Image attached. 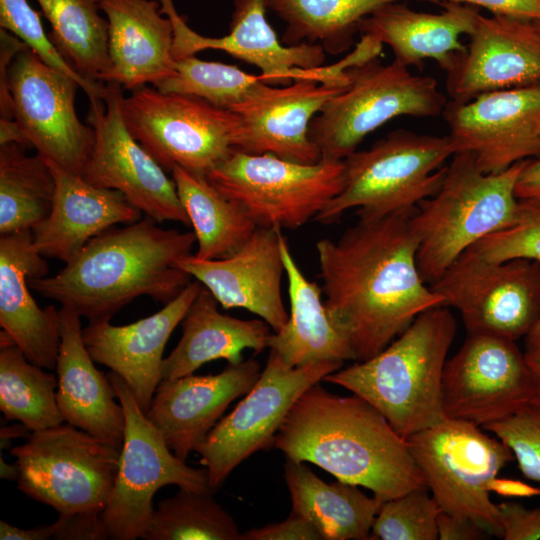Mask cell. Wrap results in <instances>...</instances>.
<instances>
[{
  "mask_svg": "<svg viewBox=\"0 0 540 540\" xmlns=\"http://www.w3.org/2000/svg\"><path fill=\"white\" fill-rule=\"evenodd\" d=\"M415 210L359 217L337 240L316 243L327 314L356 361L373 357L418 315L444 305L417 266L418 240L410 223Z\"/></svg>",
  "mask_w": 540,
  "mask_h": 540,
  "instance_id": "obj_1",
  "label": "cell"
},
{
  "mask_svg": "<svg viewBox=\"0 0 540 540\" xmlns=\"http://www.w3.org/2000/svg\"><path fill=\"white\" fill-rule=\"evenodd\" d=\"M274 447L286 459L315 464L339 481L369 489L381 503L427 488L407 441L376 408L319 383L294 403Z\"/></svg>",
  "mask_w": 540,
  "mask_h": 540,
  "instance_id": "obj_2",
  "label": "cell"
},
{
  "mask_svg": "<svg viewBox=\"0 0 540 540\" xmlns=\"http://www.w3.org/2000/svg\"><path fill=\"white\" fill-rule=\"evenodd\" d=\"M195 243L193 231L163 229L147 217L94 237L57 274L29 285L89 321L110 319L140 296L164 304L177 297L191 277L176 262Z\"/></svg>",
  "mask_w": 540,
  "mask_h": 540,
  "instance_id": "obj_3",
  "label": "cell"
},
{
  "mask_svg": "<svg viewBox=\"0 0 540 540\" xmlns=\"http://www.w3.org/2000/svg\"><path fill=\"white\" fill-rule=\"evenodd\" d=\"M457 331L448 306L420 315L373 357L326 375L376 408L405 440L445 416L442 377Z\"/></svg>",
  "mask_w": 540,
  "mask_h": 540,
  "instance_id": "obj_4",
  "label": "cell"
},
{
  "mask_svg": "<svg viewBox=\"0 0 540 540\" xmlns=\"http://www.w3.org/2000/svg\"><path fill=\"white\" fill-rule=\"evenodd\" d=\"M527 160L485 173L468 153H456L437 193L422 201L410 223L418 240L422 279L433 284L468 248L521 216L515 186Z\"/></svg>",
  "mask_w": 540,
  "mask_h": 540,
  "instance_id": "obj_5",
  "label": "cell"
},
{
  "mask_svg": "<svg viewBox=\"0 0 540 540\" xmlns=\"http://www.w3.org/2000/svg\"><path fill=\"white\" fill-rule=\"evenodd\" d=\"M453 155L449 136L395 130L343 160V188L314 221L333 224L353 208L362 218L413 211L437 193Z\"/></svg>",
  "mask_w": 540,
  "mask_h": 540,
  "instance_id": "obj_6",
  "label": "cell"
},
{
  "mask_svg": "<svg viewBox=\"0 0 540 540\" xmlns=\"http://www.w3.org/2000/svg\"><path fill=\"white\" fill-rule=\"evenodd\" d=\"M347 73L348 87L327 101L309 127L322 159L344 160L388 121L435 117L447 104L434 78L415 75L396 60L384 65L375 58L349 67Z\"/></svg>",
  "mask_w": 540,
  "mask_h": 540,
  "instance_id": "obj_7",
  "label": "cell"
},
{
  "mask_svg": "<svg viewBox=\"0 0 540 540\" xmlns=\"http://www.w3.org/2000/svg\"><path fill=\"white\" fill-rule=\"evenodd\" d=\"M406 441L441 510L471 519L502 538L490 483L514 459L510 448L478 425L447 417Z\"/></svg>",
  "mask_w": 540,
  "mask_h": 540,
  "instance_id": "obj_8",
  "label": "cell"
},
{
  "mask_svg": "<svg viewBox=\"0 0 540 540\" xmlns=\"http://www.w3.org/2000/svg\"><path fill=\"white\" fill-rule=\"evenodd\" d=\"M344 174L343 160L300 164L272 154L233 150L206 177L257 227L296 230L314 220L341 192Z\"/></svg>",
  "mask_w": 540,
  "mask_h": 540,
  "instance_id": "obj_9",
  "label": "cell"
},
{
  "mask_svg": "<svg viewBox=\"0 0 540 540\" xmlns=\"http://www.w3.org/2000/svg\"><path fill=\"white\" fill-rule=\"evenodd\" d=\"M121 449L71 424L33 431L10 450L18 489L58 514L103 511L114 487Z\"/></svg>",
  "mask_w": 540,
  "mask_h": 540,
  "instance_id": "obj_10",
  "label": "cell"
},
{
  "mask_svg": "<svg viewBox=\"0 0 540 540\" xmlns=\"http://www.w3.org/2000/svg\"><path fill=\"white\" fill-rule=\"evenodd\" d=\"M108 378L125 414L119 468L102 511L109 539L142 538L154 512L152 499L166 485L213 492L206 468H194L178 458L161 432L141 410L126 382L115 372Z\"/></svg>",
  "mask_w": 540,
  "mask_h": 540,
  "instance_id": "obj_11",
  "label": "cell"
},
{
  "mask_svg": "<svg viewBox=\"0 0 540 540\" xmlns=\"http://www.w3.org/2000/svg\"><path fill=\"white\" fill-rule=\"evenodd\" d=\"M131 135L163 167L207 175L233 149L237 116L191 95L145 86L122 100Z\"/></svg>",
  "mask_w": 540,
  "mask_h": 540,
  "instance_id": "obj_12",
  "label": "cell"
},
{
  "mask_svg": "<svg viewBox=\"0 0 540 540\" xmlns=\"http://www.w3.org/2000/svg\"><path fill=\"white\" fill-rule=\"evenodd\" d=\"M342 364L322 361L292 367L270 350L252 389L194 450L207 470L212 490L216 491L252 454L274 446L275 437L297 399Z\"/></svg>",
  "mask_w": 540,
  "mask_h": 540,
  "instance_id": "obj_13",
  "label": "cell"
},
{
  "mask_svg": "<svg viewBox=\"0 0 540 540\" xmlns=\"http://www.w3.org/2000/svg\"><path fill=\"white\" fill-rule=\"evenodd\" d=\"M161 12L167 15L174 31V60L195 55L205 49L222 50L260 69L261 78L270 85H287L301 79L347 88V69L362 63L365 55L354 48L338 63L322 67L325 61L319 44L285 45L265 17V0H234L230 32L223 37L202 36L190 29L177 13L172 0H159Z\"/></svg>",
  "mask_w": 540,
  "mask_h": 540,
  "instance_id": "obj_14",
  "label": "cell"
},
{
  "mask_svg": "<svg viewBox=\"0 0 540 540\" xmlns=\"http://www.w3.org/2000/svg\"><path fill=\"white\" fill-rule=\"evenodd\" d=\"M430 287L460 313L468 334L516 341L540 317L538 261L491 262L471 246Z\"/></svg>",
  "mask_w": 540,
  "mask_h": 540,
  "instance_id": "obj_15",
  "label": "cell"
},
{
  "mask_svg": "<svg viewBox=\"0 0 540 540\" xmlns=\"http://www.w3.org/2000/svg\"><path fill=\"white\" fill-rule=\"evenodd\" d=\"M14 121L30 147L45 160L82 176L95 143V133L75 110L79 84L45 64L26 45L7 69Z\"/></svg>",
  "mask_w": 540,
  "mask_h": 540,
  "instance_id": "obj_16",
  "label": "cell"
},
{
  "mask_svg": "<svg viewBox=\"0 0 540 540\" xmlns=\"http://www.w3.org/2000/svg\"><path fill=\"white\" fill-rule=\"evenodd\" d=\"M123 98L122 86L107 82L103 98L89 99L87 121L95 143L82 177L94 186L121 192L156 222L190 225L174 180L129 132Z\"/></svg>",
  "mask_w": 540,
  "mask_h": 540,
  "instance_id": "obj_17",
  "label": "cell"
},
{
  "mask_svg": "<svg viewBox=\"0 0 540 540\" xmlns=\"http://www.w3.org/2000/svg\"><path fill=\"white\" fill-rule=\"evenodd\" d=\"M533 394L531 369L515 341L468 334L446 361L442 407L447 418L483 428L531 404Z\"/></svg>",
  "mask_w": 540,
  "mask_h": 540,
  "instance_id": "obj_18",
  "label": "cell"
},
{
  "mask_svg": "<svg viewBox=\"0 0 540 540\" xmlns=\"http://www.w3.org/2000/svg\"><path fill=\"white\" fill-rule=\"evenodd\" d=\"M442 114L454 154H470L485 173L540 157V84L450 100Z\"/></svg>",
  "mask_w": 540,
  "mask_h": 540,
  "instance_id": "obj_19",
  "label": "cell"
},
{
  "mask_svg": "<svg viewBox=\"0 0 540 540\" xmlns=\"http://www.w3.org/2000/svg\"><path fill=\"white\" fill-rule=\"evenodd\" d=\"M446 79L452 101L467 102L482 94L540 84V26L523 18L479 13Z\"/></svg>",
  "mask_w": 540,
  "mask_h": 540,
  "instance_id": "obj_20",
  "label": "cell"
},
{
  "mask_svg": "<svg viewBox=\"0 0 540 540\" xmlns=\"http://www.w3.org/2000/svg\"><path fill=\"white\" fill-rule=\"evenodd\" d=\"M345 89L315 79L296 80L284 87L267 83L230 110L238 119L233 149L300 164L319 162L321 152L309 137L311 121L330 98Z\"/></svg>",
  "mask_w": 540,
  "mask_h": 540,
  "instance_id": "obj_21",
  "label": "cell"
},
{
  "mask_svg": "<svg viewBox=\"0 0 540 540\" xmlns=\"http://www.w3.org/2000/svg\"><path fill=\"white\" fill-rule=\"evenodd\" d=\"M281 230L257 227L232 255L200 259L189 254L178 260L176 266L205 286L222 308L245 309L277 332L289 316L281 291L285 274L280 249Z\"/></svg>",
  "mask_w": 540,
  "mask_h": 540,
  "instance_id": "obj_22",
  "label": "cell"
},
{
  "mask_svg": "<svg viewBox=\"0 0 540 540\" xmlns=\"http://www.w3.org/2000/svg\"><path fill=\"white\" fill-rule=\"evenodd\" d=\"M261 372L259 362L250 358L228 364L218 374L161 380L145 414L172 452L186 461L228 406L252 389Z\"/></svg>",
  "mask_w": 540,
  "mask_h": 540,
  "instance_id": "obj_23",
  "label": "cell"
},
{
  "mask_svg": "<svg viewBox=\"0 0 540 540\" xmlns=\"http://www.w3.org/2000/svg\"><path fill=\"white\" fill-rule=\"evenodd\" d=\"M190 283L158 312L134 323L112 325L110 319L89 321L82 329L84 344L94 360L118 374L146 413L159 385L166 343L201 290Z\"/></svg>",
  "mask_w": 540,
  "mask_h": 540,
  "instance_id": "obj_24",
  "label": "cell"
},
{
  "mask_svg": "<svg viewBox=\"0 0 540 540\" xmlns=\"http://www.w3.org/2000/svg\"><path fill=\"white\" fill-rule=\"evenodd\" d=\"M47 272L44 256L33 244L32 230L1 236V328L30 362L52 370L60 347L59 310L54 305L40 308L29 290V281Z\"/></svg>",
  "mask_w": 540,
  "mask_h": 540,
  "instance_id": "obj_25",
  "label": "cell"
},
{
  "mask_svg": "<svg viewBox=\"0 0 540 540\" xmlns=\"http://www.w3.org/2000/svg\"><path fill=\"white\" fill-rule=\"evenodd\" d=\"M80 318L71 307L59 309L57 403L67 423L121 449L125 433L123 407L116 401L108 375L94 365L83 341Z\"/></svg>",
  "mask_w": 540,
  "mask_h": 540,
  "instance_id": "obj_26",
  "label": "cell"
},
{
  "mask_svg": "<svg viewBox=\"0 0 540 540\" xmlns=\"http://www.w3.org/2000/svg\"><path fill=\"white\" fill-rule=\"evenodd\" d=\"M48 163L56 182L48 216L32 229L44 257L71 261L94 237L118 223H134L141 211L119 191L94 186L82 176Z\"/></svg>",
  "mask_w": 540,
  "mask_h": 540,
  "instance_id": "obj_27",
  "label": "cell"
},
{
  "mask_svg": "<svg viewBox=\"0 0 540 540\" xmlns=\"http://www.w3.org/2000/svg\"><path fill=\"white\" fill-rule=\"evenodd\" d=\"M108 21L111 67L105 83L134 90L175 71L173 24L159 0H99Z\"/></svg>",
  "mask_w": 540,
  "mask_h": 540,
  "instance_id": "obj_28",
  "label": "cell"
},
{
  "mask_svg": "<svg viewBox=\"0 0 540 540\" xmlns=\"http://www.w3.org/2000/svg\"><path fill=\"white\" fill-rule=\"evenodd\" d=\"M440 13L418 12L405 2L386 4L358 25V32L388 45L394 60L402 65L422 66L434 60L446 73L452 69L466 45L462 35H470L478 11L469 5L445 2Z\"/></svg>",
  "mask_w": 540,
  "mask_h": 540,
  "instance_id": "obj_29",
  "label": "cell"
},
{
  "mask_svg": "<svg viewBox=\"0 0 540 540\" xmlns=\"http://www.w3.org/2000/svg\"><path fill=\"white\" fill-rule=\"evenodd\" d=\"M218 301L202 285L182 325V337L162 363V380L193 374L210 361L241 362L242 351L259 354L268 348L271 327L262 319L244 320L223 314Z\"/></svg>",
  "mask_w": 540,
  "mask_h": 540,
  "instance_id": "obj_30",
  "label": "cell"
},
{
  "mask_svg": "<svg viewBox=\"0 0 540 540\" xmlns=\"http://www.w3.org/2000/svg\"><path fill=\"white\" fill-rule=\"evenodd\" d=\"M280 249L288 281L290 311L285 325L270 336L268 349L292 367L356 360L350 342L327 314L322 288L305 277L283 234Z\"/></svg>",
  "mask_w": 540,
  "mask_h": 540,
  "instance_id": "obj_31",
  "label": "cell"
},
{
  "mask_svg": "<svg viewBox=\"0 0 540 540\" xmlns=\"http://www.w3.org/2000/svg\"><path fill=\"white\" fill-rule=\"evenodd\" d=\"M284 478L292 512L304 517L323 540H367L381 502L343 481L326 483L304 462L286 459Z\"/></svg>",
  "mask_w": 540,
  "mask_h": 540,
  "instance_id": "obj_32",
  "label": "cell"
},
{
  "mask_svg": "<svg viewBox=\"0 0 540 540\" xmlns=\"http://www.w3.org/2000/svg\"><path fill=\"white\" fill-rule=\"evenodd\" d=\"M196 237L200 259H219L238 251L257 226L244 209L222 194L205 175L175 165L171 172Z\"/></svg>",
  "mask_w": 540,
  "mask_h": 540,
  "instance_id": "obj_33",
  "label": "cell"
},
{
  "mask_svg": "<svg viewBox=\"0 0 540 540\" xmlns=\"http://www.w3.org/2000/svg\"><path fill=\"white\" fill-rule=\"evenodd\" d=\"M441 0H265L267 9L286 23L285 45L319 44L331 55L348 51L362 19L393 2Z\"/></svg>",
  "mask_w": 540,
  "mask_h": 540,
  "instance_id": "obj_34",
  "label": "cell"
},
{
  "mask_svg": "<svg viewBox=\"0 0 540 540\" xmlns=\"http://www.w3.org/2000/svg\"><path fill=\"white\" fill-rule=\"evenodd\" d=\"M18 143L0 145V234L32 230L51 211L55 177L44 158Z\"/></svg>",
  "mask_w": 540,
  "mask_h": 540,
  "instance_id": "obj_35",
  "label": "cell"
},
{
  "mask_svg": "<svg viewBox=\"0 0 540 540\" xmlns=\"http://www.w3.org/2000/svg\"><path fill=\"white\" fill-rule=\"evenodd\" d=\"M51 25L49 36L75 71L93 84L105 83L111 63L108 21L99 0H37Z\"/></svg>",
  "mask_w": 540,
  "mask_h": 540,
  "instance_id": "obj_36",
  "label": "cell"
},
{
  "mask_svg": "<svg viewBox=\"0 0 540 540\" xmlns=\"http://www.w3.org/2000/svg\"><path fill=\"white\" fill-rule=\"evenodd\" d=\"M57 377L30 362L3 330L0 333V410L32 432L65 422L57 403Z\"/></svg>",
  "mask_w": 540,
  "mask_h": 540,
  "instance_id": "obj_37",
  "label": "cell"
},
{
  "mask_svg": "<svg viewBox=\"0 0 540 540\" xmlns=\"http://www.w3.org/2000/svg\"><path fill=\"white\" fill-rule=\"evenodd\" d=\"M141 539L242 540V533L213 492L179 488L174 496L159 502Z\"/></svg>",
  "mask_w": 540,
  "mask_h": 540,
  "instance_id": "obj_38",
  "label": "cell"
},
{
  "mask_svg": "<svg viewBox=\"0 0 540 540\" xmlns=\"http://www.w3.org/2000/svg\"><path fill=\"white\" fill-rule=\"evenodd\" d=\"M266 84L260 75L246 73L237 66L204 61L191 55L175 60L174 73L154 88L195 96L230 111Z\"/></svg>",
  "mask_w": 540,
  "mask_h": 540,
  "instance_id": "obj_39",
  "label": "cell"
},
{
  "mask_svg": "<svg viewBox=\"0 0 540 540\" xmlns=\"http://www.w3.org/2000/svg\"><path fill=\"white\" fill-rule=\"evenodd\" d=\"M441 511L428 488L413 489L381 504L369 539L436 540Z\"/></svg>",
  "mask_w": 540,
  "mask_h": 540,
  "instance_id": "obj_40",
  "label": "cell"
},
{
  "mask_svg": "<svg viewBox=\"0 0 540 540\" xmlns=\"http://www.w3.org/2000/svg\"><path fill=\"white\" fill-rule=\"evenodd\" d=\"M0 26L16 36L45 64L73 78L89 99L104 97L106 84H93L75 71L46 35L39 14L27 0H0Z\"/></svg>",
  "mask_w": 540,
  "mask_h": 540,
  "instance_id": "obj_41",
  "label": "cell"
},
{
  "mask_svg": "<svg viewBox=\"0 0 540 540\" xmlns=\"http://www.w3.org/2000/svg\"><path fill=\"white\" fill-rule=\"evenodd\" d=\"M520 204L521 216L514 225L487 235L472 246L485 260L540 262V206L524 201Z\"/></svg>",
  "mask_w": 540,
  "mask_h": 540,
  "instance_id": "obj_42",
  "label": "cell"
},
{
  "mask_svg": "<svg viewBox=\"0 0 540 540\" xmlns=\"http://www.w3.org/2000/svg\"><path fill=\"white\" fill-rule=\"evenodd\" d=\"M483 429L492 432L510 448L526 478L540 482V406L525 405Z\"/></svg>",
  "mask_w": 540,
  "mask_h": 540,
  "instance_id": "obj_43",
  "label": "cell"
},
{
  "mask_svg": "<svg viewBox=\"0 0 540 540\" xmlns=\"http://www.w3.org/2000/svg\"><path fill=\"white\" fill-rule=\"evenodd\" d=\"M497 506L504 540L540 538V506L526 508L518 502H502Z\"/></svg>",
  "mask_w": 540,
  "mask_h": 540,
  "instance_id": "obj_44",
  "label": "cell"
},
{
  "mask_svg": "<svg viewBox=\"0 0 540 540\" xmlns=\"http://www.w3.org/2000/svg\"><path fill=\"white\" fill-rule=\"evenodd\" d=\"M56 523V540H106L109 539L102 511L90 510L72 514H59Z\"/></svg>",
  "mask_w": 540,
  "mask_h": 540,
  "instance_id": "obj_45",
  "label": "cell"
},
{
  "mask_svg": "<svg viewBox=\"0 0 540 540\" xmlns=\"http://www.w3.org/2000/svg\"><path fill=\"white\" fill-rule=\"evenodd\" d=\"M242 540H323L319 531L304 517L291 512L279 522L242 533Z\"/></svg>",
  "mask_w": 540,
  "mask_h": 540,
  "instance_id": "obj_46",
  "label": "cell"
},
{
  "mask_svg": "<svg viewBox=\"0 0 540 540\" xmlns=\"http://www.w3.org/2000/svg\"><path fill=\"white\" fill-rule=\"evenodd\" d=\"M0 35V120L9 121L14 120V118L7 69L15 55L25 47V44L5 29H0Z\"/></svg>",
  "mask_w": 540,
  "mask_h": 540,
  "instance_id": "obj_47",
  "label": "cell"
},
{
  "mask_svg": "<svg viewBox=\"0 0 540 540\" xmlns=\"http://www.w3.org/2000/svg\"><path fill=\"white\" fill-rule=\"evenodd\" d=\"M487 9L493 15H504L540 22V0H447Z\"/></svg>",
  "mask_w": 540,
  "mask_h": 540,
  "instance_id": "obj_48",
  "label": "cell"
},
{
  "mask_svg": "<svg viewBox=\"0 0 540 540\" xmlns=\"http://www.w3.org/2000/svg\"><path fill=\"white\" fill-rule=\"evenodd\" d=\"M440 540H482L491 536L471 519L441 511L437 518Z\"/></svg>",
  "mask_w": 540,
  "mask_h": 540,
  "instance_id": "obj_49",
  "label": "cell"
},
{
  "mask_svg": "<svg viewBox=\"0 0 540 540\" xmlns=\"http://www.w3.org/2000/svg\"><path fill=\"white\" fill-rule=\"evenodd\" d=\"M518 200L540 206V157L528 159L515 186Z\"/></svg>",
  "mask_w": 540,
  "mask_h": 540,
  "instance_id": "obj_50",
  "label": "cell"
},
{
  "mask_svg": "<svg viewBox=\"0 0 540 540\" xmlns=\"http://www.w3.org/2000/svg\"><path fill=\"white\" fill-rule=\"evenodd\" d=\"M55 532V522L25 529L0 521L1 540H48L54 538Z\"/></svg>",
  "mask_w": 540,
  "mask_h": 540,
  "instance_id": "obj_51",
  "label": "cell"
},
{
  "mask_svg": "<svg viewBox=\"0 0 540 540\" xmlns=\"http://www.w3.org/2000/svg\"><path fill=\"white\" fill-rule=\"evenodd\" d=\"M490 491L505 497H535L540 496V488L525 482L495 477L490 483Z\"/></svg>",
  "mask_w": 540,
  "mask_h": 540,
  "instance_id": "obj_52",
  "label": "cell"
},
{
  "mask_svg": "<svg viewBox=\"0 0 540 540\" xmlns=\"http://www.w3.org/2000/svg\"><path fill=\"white\" fill-rule=\"evenodd\" d=\"M534 381V394L531 404L540 406V355L525 353Z\"/></svg>",
  "mask_w": 540,
  "mask_h": 540,
  "instance_id": "obj_53",
  "label": "cell"
},
{
  "mask_svg": "<svg viewBox=\"0 0 540 540\" xmlns=\"http://www.w3.org/2000/svg\"><path fill=\"white\" fill-rule=\"evenodd\" d=\"M31 433L32 431L22 423L20 425L2 426L0 430L1 449L7 447V442L10 439L29 437Z\"/></svg>",
  "mask_w": 540,
  "mask_h": 540,
  "instance_id": "obj_54",
  "label": "cell"
},
{
  "mask_svg": "<svg viewBox=\"0 0 540 540\" xmlns=\"http://www.w3.org/2000/svg\"><path fill=\"white\" fill-rule=\"evenodd\" d=\"M525 353L540 355V317L525 336Z\"/></svg>",
  "mask_w": 540,
  "mask_h": 540,
  "instance_id": "obj_55",
  "label": "cell"
},
{
  "mask_svg": "<svg viewBox=\"0 0 540 540\" xmlns=\"http://www.w3.org/2000/svg\"><path fill=\"white\" fill-rule=\"evenodd\" d=\"M20 475V470L15 462L14 464H9L3 460V457H0V476L5 480L17 481Z\"/></svg>",
  "mask_w": 540,
  "mask_h": 540,
  "instance_id": "obj_56",
  "label": "cell"
},
{
  "mask_svg": "<svg viewBox=\"0 0 540 540\" xmlns=\"http://www.w3.org/2000/svg\"><path fill=\"white\" fill-rule=\"evenodd\" d=\"M537 22H538V21H537ZM538 23H539V26H540V22H538Z\"/></svg>",
  "mask_w": 540,
  "mask_h": 540,
  "instance_id": "obj_57",
  "label": "cell"
}]
</instances>
